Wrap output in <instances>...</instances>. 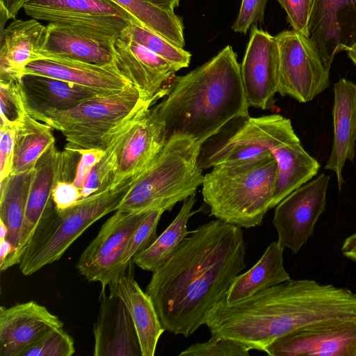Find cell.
Masks as SVG:
<instances>
[{"label":"cell","mask_w":356,"mask_h":356,"mask_svg":"<svg viewBox=\"0 0 356 356\" xmlns=\"http://www.w3.org/2000/svg\"><path fill=\"white\" fill-rule=\"evenodd\" d=\"M245 254L238 226L216 219L190 232L146 287L163 329L188 337L205 325L246 267Z\"/></svg>","instance_id":"6da1fadb"},{"label":"cell","mask_w":356,"mask_h":356,"mask_svg":"<svg viewBox=\"0 0 356 356\" xmlns=\"http://www.w3.org/2000/svg\"><path fill=\"white\" fill-rule=\"evenodd\" d=\"M348 320H356V293L313 280L290 279L237 302L218 304L205 325L211 334L265 352L296 330Z\"/></svg>","instance_id":"7a4b0ae2"},{"label":"cell","mask_w":356,"mask_h":356,"mask_svg":"<svg viewBox=\"0 0 356 356\" xmlns=\"http://www.w3.org/2000/svg\"><path fill=\"white\" fill-rule=\"evenodd\" d=\"M241 65L230 45L183 76H175L163 100L151 108L172 135L202 145L234 120L249 117Z\"/></svg>","instance_id":"3957f363"},{"label":"cell","mask_w":356,"mask_h":356,"mask_svg":"<svg viewBox=\"0 0 356 356\" xmlns=\"http://www.w3.org/2000/svg\"><path fill=\"white\" fill-rule=\"evenodd\" d=\"M277 177L271 153L213 167L204 177L202 194L210 215L243 228L261 224L271 209Z\"/></svg>","instance_id":"277c9868"},{"label":"cell","mask_w":356,"mask_h":356,"mask_svg":"<svg viewBox=\"0 0 356 356\" xmlns=\"http://www.w3.org/2000/svg\"><path fill=\"white\" fill-rule=\"evenodd\" d=\"M201 146L190 137L170 136L148 168L135 177L117 210L170 211L195 195L204 177L199 165Z\"/></svg>","instance_id":"5b68a950"},{"label":"cell","mask_w":356,"mask_h":356,"mask_svg":"<svg viewBox=\"0 0 356 356\" xmlns=\"http://www.w3.org/2000/svg\"><path fill=\"white\" fill-rule=\"evenodd\" d=\"M135 177L81 200L58 211L55 206L37 228L19 265L24 275H32L59 260L93 223L117 211Z\"/></svg>","instance_id":"8992f818"},{"label":"cell","mask_w":356,"mask_h":356,"mask_svg":"<svg viewBox=\"0 0 356 356\" xmlns=\"http://www.w3.org/2000/svg\"><path fill=\"white\" fill-rule=\"evenodd\" d=\"M149 102L152 101L143 99L134 88L99 96L71 109L47 112L35 119L60 131L74 148L104 150L110 137Z\"/></svg>","instance_id":"52a82bcc"},{"label":"cell","mask_w":356,"mask_h":356,"mask_svg":"<svg viewBox=\"0 0 356 356\" xmlns=\"http://www.w3.org/2000/svg\"><path fill=\"white\" fill-rule=\"evenodd\" d=\"M275 37L279 50L277 92L300 103L312 101L330 86V69L305 35L291 30Z\"/></svg>","instance_id":"ba28073f"},{"label":"cell","mask_w":356,"mask_h":356,"mask_svg":"<svg viewBox=\"0 0 356 356\" xmlns=\"http://www.w3.org/2000/svg\"><path fill=\"white\" fill-rule=\"evenodd\" d=\"M153 104L149 102L143 106L106 144L114 153L115 184L136 177L145 170L168 140L163 124L152 113Z\"/></svg>","instance_id":"9c48e42d"},{"label":"cell","mask_w":356,"mask_h":356,"mask_svg":"<svg viewBox=\"0 0 356 356\" xmlns=\"http://www.w3.org/2000/svg\"><path fill=\"white\" fill-rule=\"evenodd\" d=\"M148 212L115 211L81 254L76 265L79 273L88 281L99 282L102 289L124 273L120 266L121 257Z\"/></svg>","instance_id":"30bf717a"},{"label":"cell","mask_w":356,"mask_h":356,"mask_svg":"<svg viewBox=\"0 0 356 356\" xmlns=\"http://www.w3.org/2000/svg\"><path fill=\"white\" fill-rule=\"evenodd\" d=\"M23 8L37 20L78 26L114 38L136 21L110 0H26Z\"/></svg>","instance_id":"8fae6325"},{"label":"cell","mask_w":356,"mask_h":356,"mask_svg":"<svg viewBox=\"0 0 356 356\" xmlns=\"http://www.w3.org/2000/svg\"><path fill=\"white\" fill-rule=\"evenodd\" d=\"M330 176L321 174L298 187L276 206L273 219L279 244L298 253L314 232L326 207Z\"/></svg>","instance_id":"7c38bea8"},{"label":"cell","mask_w":356,"mask_h":356,"mask_svg":"<svg viewBox=\"0 0 356 356\" xmlns=\"http://www.w3.org/2000/svg\"><path fill=\"white\" fill-rule=\"evenodd\" d=\"M270 356H356V320L311 325L268 346Z\"/></svg>","instance_id":"4fadbf2b"},{"label":"cell","mask_w":356,"mask_h":356,"mask_svg":"<svg viewBox=\"0 0 356 356\" xmlns=\"http://www.w3.org/2000/svg\"><path fill=\"white\" fill-rule=\"evenodd\" d=\"M58 181H65L63 152L58 151L54 143L38 159L33 169L18 245L0 266L1 271L20 264L37 228L54 207L51 195Z\"/></svg>","instance_id":"5bb4252c"},{"label":"cell","mask_w":356,"mask_h":356,"mask_svg":"<svg viewBox=\"0 0 356 356\" xmlns=\"http://www.w3.org/2000/svg\"><path fill=\"white\" fill-rule=\"evenodd\" d=\"M308 39L330 70L335 55L356 44V0H313Z\"/></svg>","instance_id":"9a60e30c"},{"label":"cell","mask_w":356,"mask_h":356,"mask_svg":"<svg viewBox=\"0 0 356 356\" xmlns=\"http://www.w3.org/2000/svg\"><path fill=\"white\" fill-rule=\"evenodd\" d=\"M279 50L275 36L252 26L250 40L241 65L250 107L271 108L277 93Z\"/></svg>","instance_id":"2e32d148"},{"label":"cell","mask_w":356,"mask_h":356,"mask_svg":"<svg viewBox=\"0 0 356 356\" xmlns=\"http://www.w3.org/2000/svg\"><path fill=\"white\" fill-rule=\"evenodd\" d=\"M113 47L115 65L143 99L155 102L165 95L164 84L179 70L175 65L133 40L125 30Z\"/></svg>","instance_id":"e0dca14e"},{"label":"cell","mask_w":356,"mask_h":356,"mask_svg":"<svg viewBox=\"0 0 356 356\" xmlns=\"http://www.w3.org/2000/svg\"><path fill=\"white\" fill-rule=\"evenodd\" d=\"M63 327L59 317L34 300L0 307V356H22L50 331Z\"/></svg>","instance_id":"ac0fdd59"},{"label":"cell","mask_w":356,"mask_h":356,"mask_svg":"<svg viewBox=\"0 0 356 356\" xmlns=\"http://www.w3.org/2000/svg\"><path fill=\"white\" fill-rule=\"evenodd\" d=\"M38 59H67L95 65L113 63L115 38L65 23H49Z\"/></svg>","instance_id":"d6986e66"},{"label":"cell","mask_w":356,"mask_h":356,"mask_svg":"<svg viewBox=\"0 0 356 356\" xmlns=\"http://www.w3.org/2000/svg\"><path fill=\"white\" fill-rule=\"evenodd\" d=\"M100 307L93 325L94 356H142L137 333L124 301L109 288L99 296Z\"/></svg>","instance_id":"ffe728a7"},{"label":"cell","mask_w":356,"mask_h":356,"mask_svg":"<svg viewBox=\"0 0 356 356\" xmlns=\"http://www.w3.org/2000/svg\"><path fill=\"white\" fill-rule=\"evenodd\" d=\"M24 74L52 77L109 95L136 88L114 62L100 65L67 59L43 58L29 63Z\"/></svg>","instance_id":"44dd1931"},{"label":"cell","mask_w":356,"mask_h":356,"mask_svg":"<svg viewBox=\"0 0 356 356\" xmlns=\"http://www.w3.org/2000/svg\"><path fill=\"white\" fill-rule=\"evenodd\" d=\"M20 86L26 111L33 118L47 112L69 110L88 99L109 95L69 81L33 74H23Z\"/></svg>","instance_id":"7402d4cb"},{"label":"cell","mask_w":356,"mask_h":356,"mask_svg":"<svg viewBox=\"0 0 356 356\" xmlns=\"http://www.w3.org/2000/svg\"><path fill=\"white\" fill-rule=\"evenodd\" d=\"M333 143L325 169L333 171L338 188L343 183L342 170L346 161H353L356 149V83L345 78L334 85Z\"/></svg>","instance_id":"603a6c76"},{"label":"cell","mask_w":356,"mask_h":356,"mask_svg":"<svg viewBox=\"0 0 356 356\" xmlns=\"http://www.w3.org/2000/svg\"><path fill=\"white\" fill-rule=\"evenodd\" d=\"M47 31L33 18L15 19L1 31L0 81L21 80L26 66L38 59Z\"/></svg>","instance_id":"cb8c5ba5"},{"label":"cell","mask_w":356,"mask_h":356,"mask_svg":"<svg viewBox=\"0 0 356 356\" xmlns=\"http://www.w3.org/2000/svg\"><path fill=\"white\" fill-rule=\"evenodd\" d=\"M108 287L115 291L130 312L142 356H154L159 339L165 330L151 298L141 289L133 275L126 272Z\"/></svg>","instance_id":"d4e9b609"},{"label":"cell","mask_w":356,"mask_h":356,"mask_svg":"<svg viewBox=\"0 0 356 356\" xmlns=\"http://www.w3.org/2000/svg\"><path fill=\"white\" fill-rule=\"evenodd\" d=\"M270 152L277 164L273 209L289 194L316 175L320 164L303 148L298 137L279 145Z\"/></svg>","instance_id":"484cf974"},{"label":"cell","mask_w":356,"mask_h":356,"mask_svg":"<svg viewBox=\"0 0 356 356\" xmlns=\"http://www.w3.org/2000/svg\"><path fill=\"white\" fill-rule=\"evenodd\" d=\"M284 250L277 241L270 243L250 270L236 276L227 293L226 302H237L290 280L284 266Z\"/></svg>","instance_id":"4316f807"},{"label":"cell","mask_w":356,"mask_h":356,"mask_svg":"<svg viewBox=\"0 0 356 356\" xmlns=\"http://www.w3.org/2000/svg\"><path fill=\"white\" fill-rule=\"evenodd\" d=\"M195 195L183 201L175 218L150 246L133 257L134 264L143 270L153 273L172 257L190 233L187 229L188 221L195 203Z\"/></svg>","instance_id":"83f0119b"},{"label":"cell","mask_w":356,"mask_h":356,"mask_svg":"<svg viewBox=\"0 0 356 356\" xmlns=\"http://www.w3.org/2000/svg\"><path fill=\"white\" fill-rule=\"evenodd\" d=\"M51 127L26 114L16 129L12 172L33 170L41 156L55 143Z\"/></svg>","instance_id":"f1b7e54d"},{"label":"cell","mask_w":356,"mask_h":356,"mask_svg":"<svg viewBox=\"0 0 356 356\" xmlns=\"http://www.w3.org/2000/svg\"><path fill=\"white\" fill-rule=\"evenodd\" d=\"M33 172V170L11 173L0 181V220L8 228L6 240L15 251L20 236Z\"/></svg>","instance_id":"f546056e"},{"label":"cell","mask_w":356,"mask_h":356,"mask_svg":"<svg viewBox=\"0 0 356 356\" xmlns=\"http://www.w3.org/2000/svg\"><path fill=\"white\" fill-rule=\"evenodd\" d=\"M122 7L140 24L184 48L185 40L182 19L174 10L145 0H110Z\"/></svg>","instance_id":"4dcf8cb0"},{"label":"cell","mask_w":356,"mask_h":356,"mask_svg":"<svg viewBox=\"0 0 356 356\" xmlns=\"http://www.w3.org/2000/svg\"><path fill=\"white\" fill-rule=\"evenodd\" d=\"M125 31L133 40L172 63L179 70L189 65L191 59L190 52L174 44L136 21L131 22Z\"/></svg>","instance_id":"1f68e13d"},{"label":"cell","mask_w":356,"mask_h":356,"mask_svg":"<svg viewBox=\"0 0 356 356\" xmlns=\"http://www.w3.org/2000/svg\"><path fill=\"white\" fill-rule=\"evenodd\" d=\"M163 209H155L148 212L146 217L131 236L120 259V268L125 273L134 264L133 257L147 249L157 238L156 229Z\"/></svg>","instance_id":"d6a6232c"},{"label":"cell","mask_w":356,"mask_h":356,"mask_svg":"<svg viewBox=\"0 0 356 356\" xmlns=\"http://www.w3.org/2000/svg\"><path fill=\"white\" fill-rule=\"evenodd\" d=\"M74 353V339L63 327H58L50 331L22 356H72Z\"/></svg>","instance_id":"836d02e7"},{"label":"cell","mask_w":356,"mask_h":356,"mask_svg":"<svg viewBox=\"0 0 356 356\" xmlns=\"http://www.w3.org/2000/svg\"><path fill=\"white\" fill-rule=\"evenodd\" d=\"M250 350L236 341L211 334L208 341L191 345L179 356H248Z\"/></svg>","instance_id":"e575fe53"},{"label":"cell","mask_w":356,"mask_h":356,"mask_svg":"<svg viewBox=\"0 0 356 356\" xmlns=\"http://www.w3.org/2000/svg\"><path fill=\"white\" fill-rule=\"evenodd\" d=\"M1 121L18 124L27 113L20 81H0Z\"/></svg>","instance_id":"d590c367"},{"label":"cell","mask_w":356,"mask_h":356,"mask_svg":"<svg viewBox=\"0 0 356 356\" xmlns=\"http://www.w3.org/2000/svg\"><path fill=\"white\" fill-rule=\"evenodd\" d=\"M293 30L308 38L313 0H277Z\"/></svg>","instance_id":"8d00e7d4"},{"label":"cell","mask_w":356,"mask_h":356,"mask_svg":"<svg viewBox=\"0 0 356 356\" xmlns=\"http://www.w3.org/2000/svg\"><path fill=\"white\" fill-rule=\"evenodd\" d=\"M268 0H242L238 16L232 26L236 33L245 34L251 26L264 19Z\"/></svg>","instance_id":"74e56055"},{"label":"cell","mask_w":356,"mask_h":356,"mask_svg":"<svg viewBox=\"0 0 356 356\" xmlns=\"http://www.w3.org/2000/svg\"><path fill=\"white\" fill-rule=\"evenodd\" d=\"M17 124L1 121L0 181L12 172L15 140Z\"/></svg>","instance_id":"f35d334b"},{"label":"cell","mask_w":356,"mask_h":356,"mask_svg":"<svg viewBox=\"0 0 356 356\" xmlns=\"http://www.w3.org/2000/svg\"><path fill=\"white\" fill-rule=\"evenodd\" d=\"M76 149L79 152V158L72 183L81 191L92 168L103 155L104 150L96 149Z\"/></svg>","instance_id":"ab89813d"},{"label":"cell","mask_w":356,"mask_h":356,"mask_svg":"<svg viewBox=\"0 0 356 356\" xmlns=\"http://www.w3.org/2000/svg\"><path fill=\"white\" fill-rule=\"evenodd\" d=\"M51 197L56 209L63 211L81 200V190L71 181H58L53 189Z\"/></svg>","instance_id":"60d3db41"},{"label":"cell","mask_w":356,"mask_h":356,"mask_svg":"<svg viewBox=\"0 0 356 356\" xmlns=\"http://www.w3.org/2000/svg\"><path fill=\"white\" fill-rule=\"evenodd\" d=\"M26 0H0V10L8 19H15Z\"/></svg>","instance_id":"b9f144b4"},{"label":"cell","mask_w":356,"mask_h":356,"mask_svg":"<svg viewBox=\"0 0 356 356\" xmlns=\"http://www.w3.org/2000/svg\"><path fill=\"white\" fill-rule=\"evenodd\" d=\"M341 250L345 257L356 263V232L344 239Z\"/></svg>","instance_id":"7bdbcfd3"},{"label":"cell","mask_w":356,"mask_h":356,"mask_svg":"<svg viewBox=\"0 0 356 356\" xmlns=\"http://www.w3.org/2000/svg\"><path fill=\"white\" fill-rule=\"evenodd\" d=\"M15 251L14 247L6 239L0 240V266Z\"/></svg>","instance_id":"ee69618b"},{"label":"cell","mask_w":356,"mask_h":356,"mask_svg":"<svg viewBox=\"0 0 356 356\" xmlns=\"http://www.w3.org/2000/svg\"><path fill=\"white\" fill-rule=\"evenodd\" d=\"M153 4L165 8L169 10H174L175 8L178 7L181 0H145Z\"/></svg>","instance_id":"f6af8a7d"},{"label":"cell","mask_w":356,"mask_h":356,"mask_svg":"<svg viewBox=\"0 0 356 356\" xmlns=\"http://www.w3.org/2000/svg\"><path fill=\"white\" fill-rule=\"evenodd\" d=\"M8 232L6 225L0 220V240L6 239Z\"/></svg>","instance_id":"bcb514c9"},{"label":"cell","mask_w":356,"mask_h":356,"mask_svg":"<svg viewBox=\"0 0 356 356\" xmlns=\"http://www.w3.org/2000/svg\"><path fill=\"white\" fill-rule=\"evenodd\" d=\"M348 55L356 67V44L347 50Z\"/></svg>","instance_id":"7dc6e473"}]
</instances>
